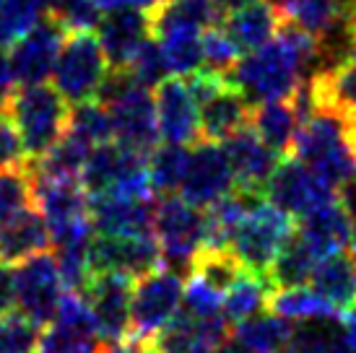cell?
I'll use <instances>...</instances> for the list:
<instances>
[{"label":"cell","mask_w":356,"mask_h":353,"mask_svg":"<svg viewBox=\"0 0 356 353\" xmlns=\"http://www.w3.org/2000/svg\"><path fill=\"white\" fill-rule=\"evenodd\" d=\"M221 13L216 0H167L156 10H151V34L167 26H190L206 31L221 24Z\"/></svg>","instance_id":"cell-32"},{"label":"cell","mask_w":356,"mask_h":353,"mask_svg":"<svg viewBox=\"0 0 356 353\" xmlns=\"http://www.w3.org/2000/svg\"><path fill=\"white\" fill-rule=\"evenodd\" d=\"M294 226L297 224L289 213H284L270 200H263L242 221L237 236H234L232 252L239 257V263L248 270L268 275L276 257L281 255L284 245L294 234Z\"/></svg>","instance_id":"cell-6"},{"label":"cell","mask_w":356,"mask_h":353,"mask_svg":"<svg viewBox=\"0 0 356 353\" xmlns=\"http://www.w3.org/2000/svg\"><path fill=\"white\" fill-rule=\"evenodd\" d=\"M234 190H237V176H234V169H232L224 146L218 140L200 138L198 143L190 148L188 174L182 179L179 195L200 211H208Z\"/></svg>","instance_id":"cell-9"},{"label":"cell","mask_w":356,"mask_h":353,"mask_svg":"<svg viewBox=\"0 0 356 353\" xmlns=\"http://www.w3.org/2000/svg\"><path fill=\"white\" fill-rule=\"evenodd\" d=\"M44 327L19 309L0 317V353H37Z\"/></svg>","instance_id":"cell-39"},{"label":"cell","mask_w":356,"mask_h":353,"mask_svg":"<svg viewBox=\"0 0 356 353\" xmlns=\"http://www.w3.org/2000/svg\"><path fill=\"white\" fill-rule=\"evenodd\" d=\"M102 353H151V345H143L133 338H125L120 343H104Z\"/></svg>","instance_id":"cell-50"},{"label":"cell","mask_w":356,"mask_h":353,"mask_svg":"<svg viewBox=\"0 0 356 353\" xmlns=\"http://www.w3.org/2000/svg\"><path fill=\"white\" fill-rule=\"evenodd\" d=\"M164 55L169 70L177 79H190L193 73L203 70V31L190 26H167L154 31Z\"/></svg>","instance_id":"cell-30"},{"label":"cell","mask_w":356,"mask_h":353,"mask_svg":"<svg viewBox=\"0 0 356 353\" xmlns=\"http://www.w3.org/2000/svg\"><path fill=\"white\" fill-rule=\"evenodd\" d=\"M133 278L120 273H99L83 291L89 302L97 333L104 343H120L130 338V304H133Z\"/></svg>","instance_id":"cell-12"},{"label":"cell","mask_w":356,"mask_h":353,"mask_svg":"<svg viewBox=\"0 0 356 353\" xmlns=\"http://www.w3.org/2000/svg\"><path fill=\"white\" fill-rule=\"evenodd\" d=\"M190 146L179 143H161L149 154V176L151 190L159 197H169L179 192L182 179L188 174Z\"/></svg>","instance_id":"cell-35"},{"label":"cell","mask_w":356,"mask_h":353,"mask_svg":"<svg viewBox=\"0 0 356 353\" xmlns=\"http://www.w3.org/2000/svg\"><path fill=\"white\" fill-rule=\"evenodd\" d=\"M16 79H13V70H10V60H8V52L0 47V112H6L10 104V99L16 94Z\"/></svg>","instance_id":"cell-45"},{"label":"cell","mask_w":356,"mask_h":353,"mask_svg":"<svg viewBox=\"0 0 356 353\" xmlns=\"http://www.w3.org/2000/svg\"><path fill=\"white\" fill-rule=\"evenodd\" d=\"M29 158L24 151V140H21L19 130L8 117V112H0V169L24 167Z\"/></svg>","instance_id":"cell-44"},{"label":"cell","mask_w":356,"mask_h":353,"mask_svg":"<svg viewBox=\"0 0 356 353\" xmlns=\"http://www.w3.org/2000/svg\"><path fill=\"white\" fill-rule=\"evenodd\" d=\"M270 294H273V286L268 281V275L245 268V273L239 275L224 294V317L232 327L245 322L250 317L266 312L270 306Z\"/></svg>","instance_id":"cell-29"},{"label":"cell","mask_w":356,"mask_h":353,"mask_svg":"<svg viewBox=\"0 0 356 353\" xmlns=\"http://www.w3.org/2000/svg\"><path fill=\"white\" fill-rule=\"evenodd\" d=\"M31 182L34 206L44 216L52 236L89 218V192L81 187L79 179H52L31 169Z\"/></svg>","instance_id":"cell-17"},{"label":"cell","mask_w":356,"mask_h":353,"mask_svg":"<svg viewBox=\"0 0 356 353\" xmlns=\"http://www.w3.org/2000/svg\"><path fill=\"white\" fill-rule=\"evenodd\" d=\"M351 263L356 265V234H354V242H351Z\"/></svg>","instance_id":"cell-53"},{"label":"cell","mask_w":356,"mask_h":353,"mask_svg":"<svg viewBox=\"0 0 356 353\" xmlns=\"http://www.w3.org/2000/svg\"><path fill=\"white\" fill-rule=\"evenodd\" d=\"M242 273H245V265L239 263V257L232 249L203 247L200 255L195 257V265H193V273L190 275H198L206 284L218 288L221 294H227L229 286L234 284Z\"/></svg>","instance_id":"cell-38"},{"label":"cell","mask_w":356,"mask_h":353,"mask_svg":"<svg viewBox=\"0 0 356 353\" xmlns=\"http://www.w3.org/2000/svg\"><path fill=\"white\" fill-rule=\"evenodd\" d=\"M239 58H242V49L234 44V40L229 37L221 24L203 31V70L229 79V73L234 70Z\"/></svg>","instance_id":"cell-41"},{"label":"cell","mask_w":356,"mask_h":353,"mask_svg":"<svg viewBox=\"0 0 356 353\" xmlns=\"http://www.w3.org/2000/svg\"><path fill=\"white\" fill-rule=\"evenodd\" d=\"M109 68L112 65L94 31H70L50 81L68 104H81L99 97Z\"/></svg>","instance_id":"cell-4"},{"label":"cell","mask_w":356,"mask_h":353,"mask_svg":"<svg viewBox=\"0 0 356 353\" xmlns=\"http://www.w3.org/2000/svg\"><path fill=\"white\" fill-rule=\"evenodd\" d=\"M16 309V288H13V270L10 265L0 263V317Z\"/></svg>","instance_id":"cell-46"},{"label":"cell","mask_w":356,"mask_h":353,"mask_svg":"<svg viewBox=\"0 0 356 353\" xmlns=\"http://www.w3.org/2000/svg\"><path fill=\"white\" fill-rule=\"evenodd\" d=\"M294 335V322L276 312H260L245 322L234 325L232 338L250 353H284Z\"/></svg>","instance_id":"cell-28"},{"label":"cell","mask_w":356,"mask_h":353,"mask_svg":"<svg viewBox=\"0 0 356 353\" xmlns=\"http://www.w3.org/2000/svg\"><path fill=\"white\" fill-rule=\"evenodd\" d=\"M94 34L107 55L109 65L128 68L138 47L151 37V16L138 8L107 10L102 13Z\"/></svg>","instance_id":"cell-19"},{"label":"cell","mask_w":356,"mask_h":353,"mask_svg":"<svg viewBox=\"0 0 356 353\" xmlns=\"http://www.w3.org/2000/svg\"><path fill=\"white\" fill-rule=\"evenodd\" d=\"M68 31L52 19L50 13L34 24L21 37L13 47L8 49L10 70L19 86H34V83H47L52 79L55 63L60 58V49L65 44Z\"/></svg>","instance_id":"cell-10"},{"label":"cell","mask_w":356,"mask_h":353,"mask_svg":"<svg viewBox=\"0 0 356 353\" xmlns=\"http://www.w3.org/2000/svg\"><path fill=\"white\" fill-rule=\"evenodd\" d=\"M341 325H343V343L348 353H356V306L341 314Z\"/></svg>","instance_id":"cell-49"},{"label":"cell","mask_w":356,"mask_h":353,"mask_svg":"<svg viewBox=\"0 0 356 353\" xmlns=\"http://www.w3.org/2000/svg\"><path fill=\"white\" fill-rule=\"evenodd\" d=\"M213 353H250L248 348H242V345L237 343V340H234V338H232V340H224V343H218L216 348H213Z\"/></svg>","instance_id":"cell-51"},{"label":"cell","mask_w":356,"mask_h":353,"mask_svg":"<svg viewBox=\"0 0 356 353\" xmlns=\"http://www.w3.org/2000/svg\"><path fill=\"white\" fill-rule=\"evenodd\" d=\"M159 136L164 143L190 146L200 140V107L185 79H167L156 88Z\"/></svg>","instance_id":"cell-16"},{"label":"cell","mask_w":356,"mask_h":353,"mask_svg":"<svg viewBox=\"0 0 356 353\" xmlns=\"http://www.w3.org/2000/svg\"><path fill=\"white\" fill-rule=\"evenodd\" d=\"M281 21H291L323 40L343 24V0H270Z\"/></svg>","instance_id":"cell-27"},{"label":"cell","mask_w":356,"mask_h":353,"mask_svg":"<svg viewBox=\"0 0 356 353\" xmlns=\"http://www.w3.org/2000/svg\"><path fill=\"white\" fill-rule=\"evenodd\" d=\"M94 275L120 273L138 281L161 268V247L154 234L140 236H109L97 234L89 249Z\"/></svg>","instance_id":"cell-11"},{"label":"cell","mask_w":356,"mask_h":353,"mask_svg":"<svg viewBox=\"0 0 356 353\" xmlns=\"http://www.w3.org/2000/svg\"><path fill=\"white\" fill-rule=\"evenodd\" d=\"M270 312L281 314L289 322H307V320H325L338 317L336 306L317 294L312 286H297V288H278L270 294Z\"/></svg>","instance_id":"cell-34"},{"label":"cell","mask_w":356,"mask_h":353,"mask_svg":"<svg viewBox=\"0 0 356 353\" xmlns=\"http://www.w3.org/2000/svg\"><path fill=\"white\" fill-rule=\"evenodd\" d=\"M309 286L338 312H348L356 306V265L343 252L323 257L309 278Z\"/></svg>","instance_id":"cell-26"},{"label":"cell","mask_w":356,"mask_h":353,"mask_svg":"<svg viewBox=\"0 0 356 353\" xmlns=\"http://www.w3.org/2000/svg\"><path fill=\"white\" fill-rule=\"evenodd\" d=\"M94 148L97 146H91L89 140L65 130V136L50 148V154L40 161H29V167L37 174L52 176V179H81V172L86 167Z\"/></svg>","instance_id":"cell-33"},{"label":"cell","mask_w":356,"mask_h":353,"mask_svg":"<svg viewBox=\"0 0 356 353\" xmlns=\"http://www.w3.org/2000/svg\"><path fill=\"white\" fill-rule=\"evenodd\" d=\"M343 26H346V40H348V58H356V0H346Z\"/></svg>","instance_id":"cell-47"},{"label":"cell","mask_w":356,"mask_h":353,"mask_svg":"<svg viewBox=\"0 0 356 353\" xmlns=\"http://www.w3.org/2000/svg\"><path fill=\"white\" fill-rule=\"evenodd\" d=\"M185 278L167 268H156L133 284L130 304V338L143 345H151L156 335L167 327L182 309Z\"/></svg>","instance_id":"cell-5"},{"label":"cell","mask_w":356,"mask_h":353,"mask_svg":"<svg viewBox=\"0 0 356 353\" xmlns=\"http://www.w3.org/2000/svg\"><path fill=\"white\" fill-rule=\"evenodd\" d=\"M221 26L234 40V44L242 49V55H248V52L266 47L268 42L276 37L281 29V16L270 3L257 0L245 8L232 10L227 19L221 21Z\"/></svg>","instance_id":"cell-24"},{"label":"cell","mask_w":356,"mask_h":353,"mask_svg":"<svg viewBox=\"0 0 356 353\" xmlns=\"http://www.w3.org/2000/svg\"><path fill=\"white\" fill-rule=\"evenodd\" d=\"M216 3H218V8L224 10V13H232V10L250 6V3H257V0H216Z\"/></svg>","instance_id":"cell-52"},{"label":"cell","mask_w":356,"mask_h":353,"mask_svg":"<svg viewBox=\"0 0 356 353\" xmlns=\"http://www.w3.org/2000/svg\"><path fill=\"white\" fill-rule=\"evenodd\" d=\"M338 200H341V206L346 208V213L354 218L356 224V174H351L343 185L338 187Z\"/></svg>","instance_id":"cell-48"},{"label":"cell","mask_w":356,"mask_h":353,"mask_svg":"<svg viewBox=\"0 0 356 353\" xmlns=\"http://www.w3.org/2000/svg\"><path fill=\"white\" fill-rule=\"evenodd\" d=\"M154 236L161 247V268L185 278L193 273L195 257L206 247V211L182 195L161 197L156 203Z\"/></svg>","instance_id":"cell-3"},{"label":"cell","mask_w":356,"mask_h":353,"mask_svg":"<svg viewBox=\"0 0 356 353\" xmlns=\"http://www.w3.org/2000/svg\"><path fill=\"white\" fill-rule=\"evenodd\" d=\"M47 247H52L50 226L37 208H26L0 226V263L19 265L31 255L44 252Z\"/></svg>","instance_id":"cell-23"},{"label":"cell","mask_w":356,"mask_h":353,"mask_svg":"<svg viewBox=\"0 0 356 353\" xmlns=\"http://www.w3.org/2000/svg\"><path fill=\"white\" fill-rule=\"evenodd\" d=\"M200 138L224 143L227 138L248 128L252 122V104L232 81L213 91L206 101H200Z\"/></svg>","instance_id":"cell-22"},{"label":"cell","mask_w":356,"mask_h":353,"mask_svg":"<svg viewBox=\"0 0 356 353\" xmlns=\"http://www.w3.org/2000/svg\"><path fill=\"white\" fill-rule=\"evenodd\" d=\"M266 197L291 218H302L338 200V190L297 156H284L268 182Z\"/></svg>","instance_id":"cell-8"},{"label":"cell","mask_w":356,"mask_h":353,"mask_svg":"<svg viewBox=\"0 0 356 353\" xmlns=\"http://www.w3.org/2000/svg\"><path fill=\"white\" fill-rule=\"evenodd\" d=\"M182 309L198 320H213L224 317V294L206 284L198 275H190L185 284V296H182Z\"/></svg>","instance_id":"cell-43"},{"label":"cell","mask_w":356,"mask_h":353,"mask_svg":"<svg viewBox=\"0 0 356 353\" xmlns=\"http://www.w3.org/2000/svg\"><path fill=\"white\" fill-rule=\"evenodd\" d=\"M354 229V218L346 213V208L341 206V200H333V203L320 206L312 213L297 218V234L305 239L309 249L320 260L338 255L346 247H351L356 234Z\"/></svg>","instance_id":"cell-21"},{"label":"cell","mask_w":356,"mask_h":353,"mask_svg":"<svg viewBox=\"0 0 356 353\" xmlns=\"http://www.w3.org/2000/svg\"><path fill=\"white\" fill-rule=\"evenodd\" d=\"M89 218L97 234L109 236H140L154 234L156 200L154 195L133 197L107 192L89 197Z\"/></svg>","instance_id":"cell-15"},{"label":"cell","mask_w":356,"mask_h":353,"mask_svg":"<svg viewBox=\"0 0 356 353\" xmlns=\"http://www.w3.org/2000/svg\"><path fill=\"white\" fill-rule=\"evenodd\" d=\"M151 353H159V351H154V348H151Z\"/></svg>","instance_id":"cell-54"},{"label":"cell","mask_w":356,"mask_h":353,"mask_svg":"<svg viewBox=\"0 0 356 353\" xmlns=\"http://www.w3.org/2000/svg\"><path fill=\"white\" fill-rule=\"evenodd\" d=\"M112 115V130L120 146H128L140 154H151L159 146V120H156V99L151 88L133 83L122 91L115 101L107 104Z\"/></svg>","instance_id":"cell-13"},{"label":"cell","mask_w":356,"mask_h":353,"mask_svg":"<svg viewBox=\"0 0 356 353\" xmlns=\"http://www.w3.org/2000/svg\"><path fill=\"white\" fill-rule=\"evenodd\" d=\"M229 327L227 317L198 320L179 309L177 317L156 335L151 348L159 353H213V348L229 338Z\"/></svg>","instance_id":"cell-20"},{"label":"cell","mask_w":356,"mask_h":353,"mask_svg":"<svg viewBox=\"0 0 356 353\" xmlns=\"http://www.w3.org/2000/svg\"><path fill=\"white\" fill-rule=\"evenodd\" d=\"M320 257L309 249L305 239L297 234V226H294V234L289 239L281 255L276 257L273 268L268 270V281L273 286V291L278 288H297V286H307L309 278L315 273Z\"/></svg>","instance_id":"cell-31"},{"label":"cell","mask_w":356,"mask_h":353,"mask_svg":"<svg viewBox=\"0 0 356 353\" xmlns=\"http://www.w3.org/2000/svg\"><path fill=\"white\" fill-rule=\"evenodd\" d=\"M128 68H130V73H133V79L146 88H159L169 76H172L167 55H164V49H161V44H159V40L154 34L140 44L138 52H136L133 60L128 63Z\"/></svg>","instance_id":"cell-40"},{"label":"cell","mask_w":356,"mask_h":353,"mask_svg":"<svg viewBox=\"0 0 356 353\" xmlns=\"http://www.w3.org/2000/svg\"><path fill=\"white\" fill-rule=\"evenodd\" d=\"M302 115H299L294 99L281 101H263L252 107V128L268 148H273L278 156H291V148L297 140Z\"/></svg>","instance_id":"cell-25"},{"label":"cell","mask_w":356,"mask_h":353,"mask_svg":"<svg viewBox=\"0 0 356 353\" xmlns=\"http://www.w3.org/2000/svg\"><path fill=\"white\" fill-rule=\"evenodd\" d=\"M47 13L68 34L70 31H94L102 19V8L97 0H50Z\"/></svg>","instance_id":"cell-42"},{"label":"cell","mask_w":356,"mask_h":353,"mask_svg":"<svg viewBox=\"0 0 356 353\" xmlns=\"http://www.w3.org/2000/svg\"><path fill=\"white\" fill-rule=\"evenodd\" d=\"M6 112L19 130L29 161L47 156L50 148L68 130L70 104L60 97V91L52 83L19 86Z\"/></svg>","instance_id":"cell-2"},{"label":"cell","mask_w":356,"mask_h":353,"mask_svg":"<svg viewBox=\"0 0 356 353\" xmlns=\"http://www.w3.org/2000/svg\"><path fill=\"white\" fill-rule=\"evenodd\" d=\"M343 3H346V0H343Z\"/></svg>","instance_id":"cell-55"},{"label":"cell","mask_w":356,"mask_h":353,"mask_svg":"<svg viewBox=\"0 0 356 353\" xmlns=\"http://www.w3.org/2000/svg\"><path fill=\"white\" fill-rule=\"evenodd\" d=\"M13 288H16V309L31 317L37 325L47 327L55 320L65 296V281L60 275L55 255L44 249L16 265Z\"/></svg>","instance_id":"cell-7"},{"label":"cell","mask_w":356,"mask_h":353,"mask_svg":"<svg viewBox=\"0 0 356 353\" xmlns=\"http://www.w3.org/2000/svg\"><path fill=\"white\" fill-rule=\"evenodd\" d=\"M50 0H0V47L10 49L47 16Z\"/></svg>","instance_id":"cell-36"},{"label":"cell","mask_w":356,"mask_h":353,"mask_svg":"<svg viewBox=\"0 0 356 353\" xmlns=\"http://www.w3.org/2000/svg\"><path fill=\"white\" fill-rule=\"evenodd\" d=\"M221 146H224L229 161H232V169H234V176H237V187L266 195V187L270 182V176H273V172H276L281 156L273 148L266 146V140L257 136L255 128H252V122L248 128L239 130V133H234L232 138H227Z\"/></svg>","instance_id":"cell-18"},{"label":"cell","mask_w":356,"mask_h":353,"mask_svg":"<svg viewBox=\"0 0 356 353\" xmlns=\"http://www.w3.org/2000/svg\"><path fill=\"white\" fill-rule=\"evenodd\" d=\"M104 340L97 333L89 302L76 291H65L55 320L44 333L37 353H102Z\"/></svg>","instance_id":"cell-14"},{"label":"cell","mask_w":356,"mask_h":353,"mask_svg":"<svg viewBox=\"0 0 356 353\" xmlns=\"http://www.w3.org/2000/svg\"><path fill=\"white\" fill-rule=\"evenodd\" d=\"M68 130L76 133L79 138L89 140L91 146H102L115 140V130H112V115L109 109L91 99V101H81V104H70L68 112Z\"/></svg>","instance_id":"cell-37"},{"label":"cell","mask_w":356,"mask_h":353,"mask_svg":"<svg viewBox=\"0 0 356 353\" xmlns=\"http://www.w3.org/2000/svg\"><path fill=\"white\" fill-rule=\"evenodd\" d=\"M291 156L305 161L338 190L356 174V122L336 109H309L302 117Z\"/></svg>","instance_id":"cell-1"}]
</instances>
